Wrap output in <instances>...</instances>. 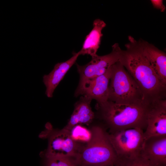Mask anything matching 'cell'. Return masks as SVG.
Instances as JSON below:
<instances>
[{"label":"cell","instance_id":"obj_1","mask_svg":"<svg viewBox=\"0 0 166 166\" xmlns=\"http://www.w3.org/2000/svg\"><path fill=\"white\" fill-rule=\"evenodd\" d=\"M125 50L122 51L119 61L140 89L145 101L151 103L166 99V85L160 80L144 55L139 41L128 36Z\"/></svg>","mask_w":166,"mask_h":166},{"label":"cell","instance_id":"obj_2","mask_svg":"<svg viewBox=\"0 0 166 166\" xmlns=\"http://www.w3.org/2000/svg\"><path fill=\"white\" fill-rule=\"evenodd\" d=\"M151 103L119 104L108 100L97 103L99 117L113 133L127 129L145 130L146 117Z\"/></svg>","mask_w":166,"mask_h":166},{"label":"cell","instance_id":"obj_3","mask_svg":"<svg viewBox=\"0 0 166 166\" xmlns=\"http://www.w3.org/2000/svg\"><path fill=\"white\" fill-rule=\"evenodd\" d=\"M91 130V140L81 148L75 158L78 166H114L117 156L108 133L99 126H94Z\"/></svg>","mask_w":166,"mask_h":166},{"label":"cell","instance_id":"obj_4","mask_svg":"<svg viewBox=\"0 0 166 166\" xmlns=\"http://www.w3.org/2000/svg\"><path fill=\"white\" fill-rule=\"evenodd\" d=\"M111 69L108 100L124 104L148 102L144 100L137 84L119 61Z\"/></svg>","mask_w":166,"mask_h":166},{"label":"cell","instance_id":"obj_5","mask_svg":"<svg viewBox=\"0 0 166 166\" xmlns=\"http://www.w3.org/2000/svg\"><path fill=\"white\" fill-rule=\"evenodd\" d=\"M47 123V129L41 132V138H47V149L42 154V157L61 156L75 158L81 148L80 144L75 142L71 138L67 130L64 128L55 130Z\"/></svg>","mask_w":166,"mask_h":166},{"label":"cell","instance_id":"obj_6","mask_svg":"<svg viewBox=\"0 0 166 166\" xmlns=\"http://www.w3.org/2000/svg\"><path fill=\"white\" fill-rule=\"evenodd\" d=\"M118 157H131L140 155L144 141V131L139 128L108 133Z\"/></svg>","mask_w":166,"mask_h":166},{"label":"cell","instance_id":"obj_7","mask_svg":"<svg viewBox=\"0 0 166 166\" xmlns=\"http://www.w3.org/2000/svg\"><path fill=\"white\" fill-rule=\"evenodd\" d=\"M122 50L119 44L112 46L110 53L103 56L97 54L92 57L91 61L85 65H80L76 63L80 80L77 89L80 88L86 82L105 73L114 64L118 61Z\"/></svg>","mask_w":166,"mask_h":166},{"label":"cell","instance_id":"obj_8","mask_svg":"<svg viewBox=\"0 0 166 166\" xmlns=\"http://www.w3.org/2000/svg\"><path fill=\"white\" fill-rule=\"evenodd\" d=\"M144 132V140L152 136H166V99L156 100L150 105Z\"/></svg>","mask_w":166,"mask_h":166},{"label":"cell","instance_id":"obj_9","mask_svg":"<svg viewBox=\"0 0 166 166\" xmlns=\"http://www.w3.org/2000/svg\"><path fill=\"white\" fill-rule=\"evenodd\" d=\"M111 66L104 74L89 81L80 88L76 89L75 96H86L92 100H96L98 104L107 101Z\"/></svg>","mask_w":166,"mask_h":166},{"label":"cell","instance_id":"obj_10","mask_svg":"<svg viewBox=\"0 0 166 166\" xmlns=\"http://www.w3.org/2000/svg\"><path fill=\"white\" fill-rule=\"evenodd\" d=\"M140 155L155 166H166V136L144 140Z\"/></svg>","mask_w":166,"mask_h":166},{"label":"cell","instance_id":"obj_11","mask_svg":"<svg viewBox=\"0 0 166 166\" xmlns=\"http://www.w3.org/2000/svg\"><path fill=\"white\" fill-rule=\"evenodd\" d=\"M139 41L143 53L161 81L166 85V54L153 44L141 39Z\"/></svg>","mask_w":166,"mask_h":166},{"label":"cell","instance_id":"obj_12","mask_svg":"<svg viewBox=\"0 0 166 166\" xmlns=\"http://www.w3.org/2000/svg\"><path fill=\"white\" fill-rule=\"evenodd\" d=\"M79 55V52L73 53V56L69 59L57 63L49 74L43 76V82L46 87L45 93L48 97H52L55 89L67 72L76 62Z\"/></svg>","mask_w":166,"mask_h":166},{"label":"cell","instance_id":"obj_13","mask_svg":"<svg viewBox=\"0 0 166 166\" xmlns=\"http://www.w3.org/2000/svg\"><path fill=\"white\" fill-rule=\"evenodd\" d=\"M92 100L86 96H81L76 103L74 111L64 129L69 130L75 125L88 124L92 122L95 115L91 107Z\"/></svg>","mask_w":166,"mask_h":166},{"label":"cell","instance_id":"obj_14","mask_svg":"<svg viewBox=\"0 0 166 166\" xmlns=\"http://www.w3.org/2000/svg\"><path fill=\"white\" fill-rule=\"evenodd\" d=\"M106 26V23L100 19L93 21V29L86 36L82 48L79 51L80 55L87 54L92 57L97 54L103 36L102 31Z\"/></svg>","mask_w":166,"mask_h":166},{"label":"cell","instance_id":"obj_15","mask_svg":"<svg viewBox=\"0 0 166 166\" xmlns=\"http://www.w3.org/2000/svg\"><path fill=\"white\" fill-rule=\"evenodd\" d=\"M65 130L68 131L72 140L80 144H86L92 138L91 130L87 129L81 125H77L69 130Z\"/></svg>","mask_w":166,"mask_h":166},{"label":"cell","instance_id":"obj_16","mask_svg":"<svg viewBox=\"0 0 166 166\" xmlns=\"http://www.w3.org/2000/svg\"><path fill=\"white\" fill-rule=\"evenodd\" d=\"M113 166H155L140 155L133 157H117Z\"/></svg>","mask_w":166,"mask_h":166},{"label":"cell","instance_id":"obj_17","mask_svg":"<svg viewBox=\"0 0 166 166\" xmlns=\"http://www.w3.org/2000/svg\"><path fill=\"white\" fill-rule=\"evenodd\" d=\"M44 166H79L74 158L61 156L43 157Z\"/></svg>","mask_w":166,"mask_h":166},{"label":"cell","instance_id":"obj_18","mask_svg":"<svg viewBox=\"0 0 166 166\" xmlns=\"http://www.w3.org/2000/svg\"><path fill=\"white\" fill-rule=\"evenodd\" d=\"M151 2L154 8L159 10L161 12H164L166 10L165 6L162 0H151Z\"/></svg>","mask_w":166,"mask_h":166},{"label":"cell","instance_id":"obj_19","mask_svg":"<svg viewBox=\"0 0 166 166\" xmlns=\"http://www.w3.org/2000/svg\"><path fill=\"white\" fill-rule=\"evenodd\" d=\"M110 166H113V165H110Z\"/></svg>","mask_w":166,"mask_h":166},{"label":"cell","instance_id":"obj_20","mask_svg":"<svg viewBox=\"0 0 166 166\" xmlns=\"http://www.w3.org/2000/svg\"><path fill=\"white\" fill-rule=\"evenodd\" d=\"M110 165H107V166H110Z\"/></svg>","mask_w":166,"mask_h":166}]
</instances>
